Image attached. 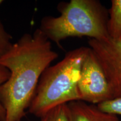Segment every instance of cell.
<instances>
[{
  "instance_id": "cell-6",
  "label": "cell",
  "mask_w": 121,
  "mask_h": 121,
  "mask_svg": "<svg viewBox=\"0 0 121 121\" xmlns=\"http://www.w3.org/2000/svg\"><path fill=\"white\" fill-rule=\"evenodd\" d=\"M71 121H121L117 116L101 111L96 105L81 100L67 104Z\"/></svg>"
},
{
  "instance_id": "cell-10",
  "label": "cell",
  "mask_w": 121,
  "mask_h": 121,
  "mask_svg": "<svg viewBox=\"0 0 121 121\" xmlns=\"http://www.w3.org/2000/svg\"><path fill=\"white\" fill-rule=\"evenodd\" d=\"M12 37L7 32L0 21V58L4 56L13 47Z\"/></svg>"
},
{
  "instance_id": "cell-7",
  "label": "cell",
  "mask_w": 121,
  "mask_h": 121,
  "mask_svg": "<svg viewBox=\"0 0 121 121\" xmlns=\"http://www.w3.org/2000/svg\"><path fill=\"white\" fill-rule=\"evenodd\" d=\"M107 29L110 38L121 40V0H112Z\"/></svg>"
},
{
  "instance_id": "cell-2",
  "label": "cell",
  "mask_w": 121,
  "mask_h": 121,
  "mask_svg": "<svg viewBox=\"0 0 121 121\" xmlns=\"http://www.w3.org/2000/svg\"><path fill=\"white\" fill-rule=\"evenodd\" d=\"M58 10V17H44L39 28L57 45L69 37H87L96 40L110 39L107 29L108 12L99 1L71 0L59 4Z\"/></svg>"
},
{
  "instance_id": "cell-3",
  "label": "cell",
  "mask_w": 121,
  "mask_h": 121,
  "mask_svg": "<svg viewBox=\"0 0 121 121\" xmlns=\"http://www.w3.org/2000/svg\"><path fill=\"white\" fill-rule=\"evenodd\" d=\"M89 51V47H80L69 51L62 60L45 69L28 109L30 114L40 118L57 106L81 100L78 84Z\"/></svg>"
},
{
  "instance_id": "cell-4",
  "label": "cell",
  "mask_w": 121,
  "mask_h": 121,
  "mask_svg": "<svg viewBox=\"0 0 121 121\" xmlns=\"http://www.w3.org/2000/svg\"><path fill=\"white\" fill-rule=\"evenodd\" d=\"M78 89L81 100L94 105L114 98L103 69L90 48L81 67Z\"/></svg>"
},
{
  "instance_id": "cell-1",
  "label": "cell",
  "mask_w": 121,
  "mask_h": 121,
  "mask_svg": "<svg viewBox=\"0 0 121 121\" xmlns=\"http://www.w3.org/2000/svg\"><path fill=\"white\" fill-rule=\"evenodd\" d=\"M58 57L51 42L37 29L24 34L0 58V65L10 72L0 87L4 121H21L26 116L42 73Z\"/></svg>"
},
{
  "instance_id": "cell-12",
  "label": "cell",
  "mask_w": 121,
  "mask_h": 121,
  "mask_svg": "<svg viewBox=\"0 0 121 121\" xmlns=\"http://www.w3.org/2000/svg\"><path fill=\"white\" fill-rule=\"evenodd\" d=\"M2 2H3V1H2V0H0V4H2Z\"/></svg>"
},
{
  "instance_id": "cell-8",
  "label": "cell",
  "mask_w": 121,
  "mask_h": 121,
  "mask_svg": "<svg viewBox=\"0 0 121 121\" xmlns=\"http://www.w3.org/2000/svg\"><path fill=\"white\" fill-rule=\"evenodd\" d=\"M40 121H71L67 104L58 105L49 110L40 117Z\"/></svg>"
},
{
  "instance_id": "cell-11",
  "label": "cell",
  "mask_w": 121,
  "mask_h": 121,
  "mask_svg": "<svg viewBox=\"0 0 121 121\" xmlns=\"http://www.w3.org/2000/svg\"><path fill=\"white\" fill-rule=\"evenodd\" d=\"M10 72L8 69L0 65V87L9 79ZM6 113L4 107L0 101V121H5Z\"/></svg>"
},
{
  "instance_id": "cell-9",
  "label": "cell",
  "mask_w": 121,
  "mask_h": 121,
  "mask_svg": "<svg viewBox=\"0 0 121 121\" xmlns=\"http://www.w3.org/2000/svg\"><path fill=\"white\" fill-rule=\"evenodd\" d=\"M101 111L109 114L121 116V97L115 98L96 105Z\"/></svg>"
},
{
  "instance_id": "cell-5",
  "label": "cell",
  "mask_w": 121,
  "mask_h": 121,
  "mask_svg": "<svg viewBox=\"0 0 121 121\" xmlns=\"http://www.w3.org/2000/svg\"><path fill=\"white\" fill-rule=\"evenodd\" d=\"M88 44L103 69L113 97H121V40L90 39Z\"/></svg>"
}]
</instances>
